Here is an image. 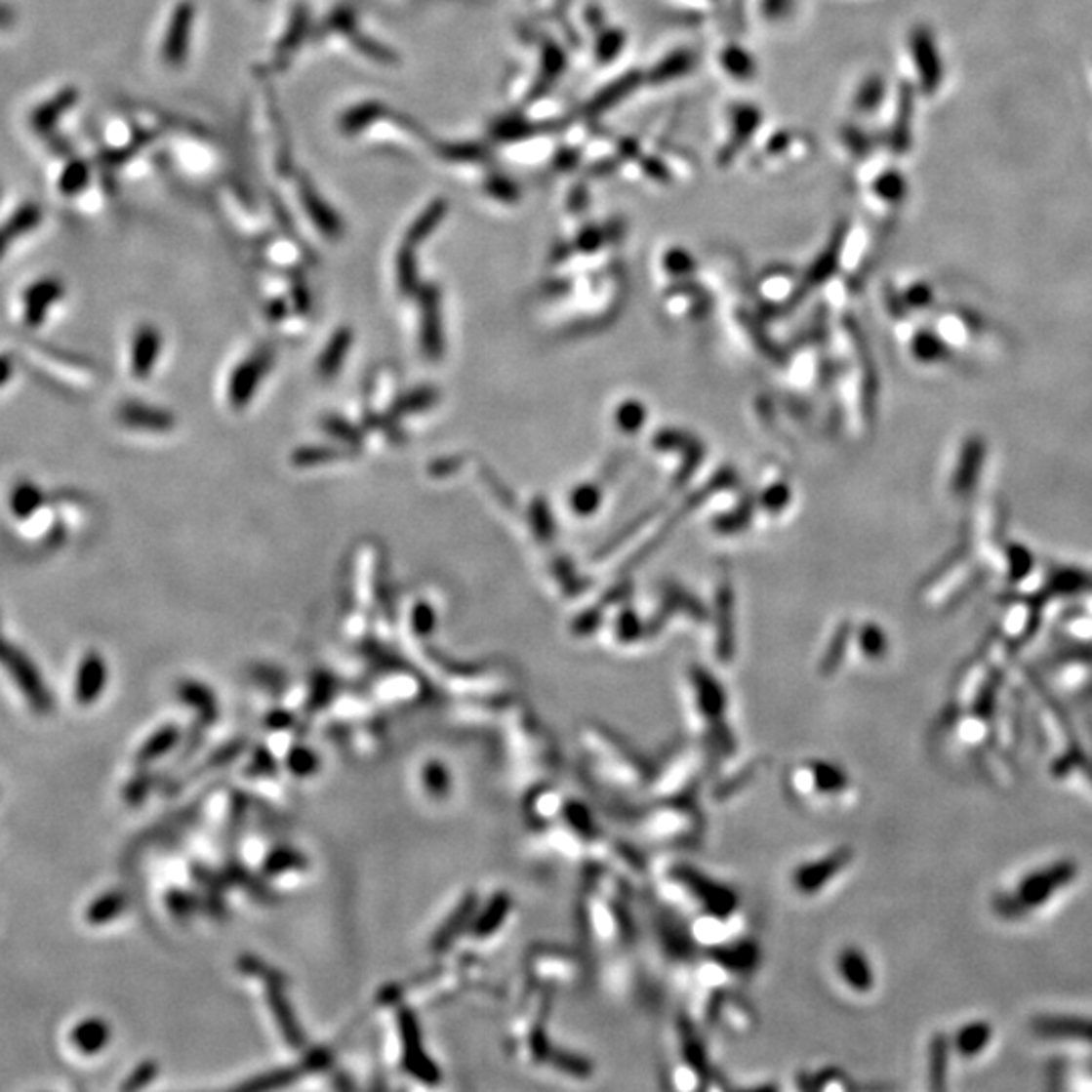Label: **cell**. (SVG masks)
<instances>
[{
	"mask_svg": "<svg viewBox=\"0 0 1092 1092\" xmlns=\"http://www.w3.org/2000/svg\"><path fill=\"white\" fill-rule=\"evenodd\" d=\"M43 222V209L35 201H26L19 205L13 215L0 225V260L7 256V251L22 237L33 233L41 227Z\"/></svg>",
	"mask_w": 1092,
	"mask_h": 1092,
	"instance_id": "cell-14",
	"label": "cell"
},
{
	"mask_svg": "<svg viewBox=\"0 0 1092 1092\" xmlns=\"http://www.w3.org/2000/svg\"><path fill=\"white\" fill-rule=\"evenodd\" d=\"M45 506H47V492L39 482L24 478L11 488L9 510L17 522L33 520L43 512Z\"/></svg>",
	"mask_w": 1092,
	"mask_h": 1092,
	"instance_id": "cell-16",
	"label": "cell"
},
{
	"mask_svg": "<svg viewBox=\"0 0 1092 1092\" xmlns=\"http://www.w3.org/2000/svg\"><path fill=\"white\" fill-rule=\"evenodd\" d=\"M508 910H510L508 896H496V901H492V905L484 910V914L478 918V922H475L473 933L480 935V937L496 933V929L502 925L504 918H506Z\"/></svg>",
	"mask_w": 1092,
	"mask_h": 1092,
	"instance_id": "cell-29",
	"label": "cell"
},
{
	"mask_svg": "<svg viewBox=\"0 0 1092 1092\" xmlns=\"http://www.w3.org/2000/svg\"><path fill=\"white\" fill-rule=\"evenodd\" d=\"M128 907V899L126 894L120 890H109L100 894L96 901H92L83 912L86 920L90 925H105V922H111L114 918H118Z\"/></svg>",
	"mask_w": 1092,
	"mask_h": 1092,
	"instance_id": "cell-20",
	"label": "cell"
},
{
	"mask_svg": "<svg viewBox=\"0 0 1092 1092\" xmlns=\"http://www.w3.org/2000/svg\"><path fill=\"white\" fill-rule=\"evenodd\" d=\"M192 7L188 3H182L177 7L171 24H168V31H166V39H164V47H162V55H164V61L168 65H181L184 61V55L188 49V37H190V26H192Z\"/></svg>",
	"mask_w": 1092,
	"mask_h": 1092,
	"instance_id": "cell-15",
	"label": "cell"
},
{
	"mask_svg": "<svg viewBox=\"0 0 1092 1092\" xmlns=\"http://www.w3.org/2000/svg\"><path fill=\"white\" fill-rule=\"evenodd\" d=\"M77 101H79V90L73 86H67L58 94H53L49 100H45L31 111V118H29L31 128L41 138H47L49 134L58 132L61 118L77 105Z\"/></svg>",
	"mask_w": 1092,
	"mask_h": 1092,
	"instance_id": "cell-13",
	"label": "cell"
},
{
	"mask_svg": "<svg viewBox=\"0 0 1092 1092\" xmlns=\"http://www.w3.org/2000/svg\"><path fill=\"white\" fill-rule=\"evenodd\" d=\"M19 22V13L11 3H5V0H0V33L3 31H11L13 26Z\"/></svg>",
	"mask_w": 1092,
	"mask_h": 1092,
	"instance_id": "cell-36",
	"label": "cell"
},
{
	"mask_svg": "<svg viewBox=\"0 0 1092 1092\" xmlns=\"http://www.w3.org/2000/svg\"><path fill=\"white\" fill-rule=\"evenodd\" d=\"M788 791L807 809L833 811L854 801V783L835 763L807 759L788 773Z\"/></svg>",
	"mask_w": 1092,
	"mask_h": 1092,
	"instance_id": "cell-1",
	"label": "cell"
},
{
	"mask_svg": "<svg viewBox=\"0 0 1092 1092\" xmlns=\"http://www.w3.org/2000/svg\"><path fill=\"white\" fill-rule=\"evenodd\" d=\"M107 686V664L101 654L88 652L81 658L75 674V700L81 707H92Z\"/></svg>",
	"mask_w": 1092,
	"mask_h": 1092,
	"instance_id": "cell-11",
	"label": "cell"
},
{
	"mask_svg": "<svg viewBox=\"0 0 1092 1092\" xmlns=\"http://www.w3.org/2000/svg\"><path fill=\"white\" fill-rule=\"evenodd\" d=\"M690 801V799H688ZM684 797L660 799L646 820L641 822V831L654 842L666 844H690L703 831V820L692 803Z\"/></svg>",
	"mask_w": 1092,
	"mask_h": 1092,
	"instance_id": "cell-5",
	"label": "cell"
},
{
	"mask_svg": "<svg viewBox=\"0 0 1092 1092\" xmlns=\"http://www.w3.org/2000/svg\"><path fill=\"white\" fill-rule=\"evenodd\" d=\"M92 181V166L88 160L71 156L69 162L65 164V168L60 175L58 186L61 190V194L65 197H77L79 192L86 190L90 186Z\"/></svg>",
	"mask_w": 1092,
	"mask_h": 1092,
	"instance_id": "cell-22",
	"label": "cell"
},
{
	"mask_svg": "<svg viewBox=\"0 0 1092 1092\" xmlns=\"http://www.w3.org/2000/svg\"><path fill=\"white\" fill-rule=\"evenodd\" d=\"M626 47V37L622 31H615L609 29L605 31L599 41H597V49L595 55L601 63H611L615 58H618L620 51Z\"/></svg>",
	"mask_w": 1092,
	"mask_h": 1092,
	"instance_id": "cell-30",
	"label": "cell"
},
{
	"mask_svg": "<svg viewBox=\"0 0 1092 1092\" xmlns=\"http://www.w3.org/2000/svg\"><path fill=\"white\" fill-rule=\"evenodd\" d=\"M872 190L880 201L888 205H899L907 194V181L903 179L901 173L888 171L876 177V181L872 182Z\"/></svg>",
	"mask_w": 1092,
	"mask_h": 1092,
	"instance_id": "cell-26",
	"label": "cell"
},
{
	"mask_svg": "<svg viewBox=\"0 0 1092 1092\" xmlns=\"http://www.w3.org/2000/svg\"><path fill=\"white\" fill-rule=\"evenodd\" d=\"M795 5V0H763L761 13L767 20H781L788 17Z\"/></svg>",
	"mask_w": 1092,
	"mask_h": 1092,
	"instance_id": "cell-34",
	"label": "cell"
},
{
	"mask_svg": "<svg viewBox=\"0 0 1092 1092\" xmlns=\"http://www.w3.org/2000/svg\"><path fill=\"white\" fill-rule=\"evenodd\" d=\"M47 142V148L55 154V156H61V158H71L75 152V146L69 142L65 136H60L58 132L49 134L47 138H43Z\"/></svg>",
	"mask_w": 1092,
	"mask_h": 1092,
	"instance_id": "cell-35",
	"label": "cell"
},
{
	"mask_svg": "<svg viewBox=\"0 0 1092 1092\" xmlns=\"http://www.w3.org/2000/svg\"><path fill=\"white\" fill-rule=\"evenodd\" d=\"M720 63H722V69L726 71V75H731L737 81H745V79H750L754 75V61L750 60V55L739 45L726 47L720 53Z\"/></svg>",
	"mask_w": 1092,
	"mask_h": 1092,
	"instance_id": "cell-25",
	"label": "cell"
},
{
	"mask_svg": "<svg viewBox=\"0 0 1092 1092\" xmlns=\"http://www.w3.org/2000/svg\"><path fill=\"white\" fill-rule=\"evenodd\" d=\"M109 1040H111V1026L98 1016L79 1020L69 1031L71 1046L86 1056L100 1054L103 1048H107Z\"/></svg>",
	"mask_w": 1092,
	"mask_h": 1092,
	"instance_id": "cell-17",
	"label": "cell"
},
{
	"mask_svg": "<svg viewBox=\"0 0 1092 1092\" xmlns=\"http://www.w3.org/2000/svg\"><path fill=\"white\" fill-rule=\"evenodd\" d=\"M156 1078V1064L152 1062H144L140 1064V1067L128 1076V1080L122 1084L124 1090H136V1088H142L148 1082H152Z\"/></svg>",
	"mask_w": 1092,
	"mask_h": 1092,
	"instance_id": "cell-32",
	"label": "cell"
},
{
	"mask_svg": "<svg viewBox=\"0 0 1092 1092\" xmlns=\"http://www.w3.org/2000/svg\"><path fill=\"white\" fill-rule=\"evenodd\" d=\"M403 1038H405V1064L409 1067L411 1072H415L419 1078L435 1082L437 1080V1069L429 1062V1058L424 1052L422 1046V1038H419V1030L415 1020H407L403 1026Z\"/></svg>",
	"mask_w": 1092,
	"mask_h": 1092,
	"instance_id": "cell-19",
	"label": "cell"
},
{
	"mask_svg": "<svg viewBox=\"0 0 1092 1092\" xmlns=\"http://www.w3.org/2000/svg\"><path fill=\"white\" fill-rule=\"evenodd\" d=\"M67 294L65 282L60 275H41L20 292V322L26 330L43 328L51 312L58 307Z\"/></svg>",
	"mask_w": 1092,
	"mask_h": 1092,
	"instance_id": "cell-7",
	"label": "cell"
},
{
	"mask_svg": "<svg viewBox=\"0 0 1092 1092\" xmlns=\"http://www.w3.org/2000/svg\"><path fill=\"white\" fill-rule=\"evenodd\" d=\"M0 667L5 669V674L13 680L22 698H26L33 712L45 716L55 710L53 692L49 690L39 666L15 641L5 637L3 626H0Z\"/></svg>",
	"mask_w": 1092,
	"mask_h": 1092,
	"instance_id": "cell-4",
	"label": "cell"
},
{
	"mask_svg": "<svg viewBox=\"0 0 1092 1092\" xmlns=\"http://www.w3.org/2000/svg\"><path fill=\"white\" fill-rule=\"evenodd\" d=\"M694 67V55L686 49L674 51L666 55V58L650 71V81L654 83H669L688 75Z\"/></svg>",
	"mask_w": 1092,
	"mask_h": 1092,
	"instance_id": "cell-21",
	"label": "cell"
},
{
	"mask_svg": "<svg viewBox=\"0 0 1092 1092\" xmlns=\"http://www.w3.org/2000/svg\"><path fill=\"white\" fill-rule=\"evenodd\" d=\"M262 364H265V360H249L243 362V367L237 371V375L233 377L231 383V399L237 403H243L249 399V393H254L260 377H262Z\"/></svg>",
	"mask_w": 1092,
	"mask_h": 1092,
	"instance_id": "cell-24",
	"label": "cell"
},
{
	"mask_svg": "<svg viewBox=\"0 0 1092 1092\" xmlns=\"http://www.w3.org/2000/svg\"><path fill=\"white\" fill-rule=\"evenodd\" d=\"M177 741H179V731H177L175 726H164V728H160V731H158L156 735H152V737L142 745V748H140V752H138V761H140V763H150V761L162 757V754H164L166 750H171V748L175 747Z\"/></svg>",
	"mask_w": 1092,
	"mask_h": 1092,
	"instance_id": "cell-27",
	"label": "cell"
},
{
	"mask_svg": "<svg viewBox=\"0 0 1092 1092\" xmlns=\"http://www.w3.org/2000/svg\"><path fill=\"white\" fill-rule=\"evenodd\" d=\"M761 126V111L748 105L739 103L733 107L731 118H728V142L718 150V162H731L737 152L747 146L750 136H754L757 128Z\"/></svg>",
	"mask_w": 1092,
	"mask_h": 1092,
	"instance_id": "cell-12",
	"label": "cell"
},
{
	"mask_svg": "<svg viewBox=\"0 0 1092 1092\" xmlns=\"http://www.w3.org/2000/svg\"><path fill=\"white\" fill-rule=\"evenodd\" d=\"M441 215H443V205H441V203L431 205V207L425 211V215L415 222V227L411 229V237H409V239H411L413 243H417L419 239H424V237L437 225L439 219H441Z\"/></svg>",
	"mask_w": 1092,
	"mask_h": 1092,
	"instance_id": "cell-31",
	"label": "cell"
},
{
	"mask_svg": "<svg viewBox=\"0 0 1092 1092\" xmlns=\"http://www.w3.org/2000/svg\"><path fill=\"white\" fill-rule=\"evenodd\" d=\"M15 371H17L15 358L7 352H0V388H5L13 381Z\"/></svg>",
	"mask_w": 1092,
	"mask_h": 1092,
	"instance_id": "cell-37",
	"label": "cell"
},
{
	"mask_svg": "<svg viewBox=\"0 0 1092 1092\" xmlns=\"http://www.w3.org/2000/svg\"><path fill=\"white\" fill-rule=\"evenodd\" d=\"M909 51L912 65L918 73L920 90L925 94H935L943 81V61L935 43V35L927 26H916L909 37Z\"/></svg>",
	"mask_w": 1092,
	"mask_h": 1092,
	"instance_id": "cell-9",
	"label": "cell"
},
{
	"mask_svg": "<svg viewBox=\"0 0 1092 1092\" xmlns=\"http://www.w3.org/2000/svg\"><path fill=\"white\" fill-rule=\"evenodd\" d=\"M850 864L852 852L848 848L811 858L797 864L791 872V888L801 899H816V896H822L835 886V882L848 872Z\"/></svg>",
	"mask_w": 1092,
	"mask_h": 1092,
	"instance_id": "cell-6",
	"label": "cell"
},
{
	"mask_svg": "<svg viewBox=\"0 0 1092 1092\" xmlns=\"http://www.w3.org/2000/svg\"><path fill=\"white\" fill-rule=\"evenodd\" d=\"M635 86H637V75H635V73L626 75L624 79L613 81L609 88H605V92H599V94L589 101V105H586V109H589V114H595V116L605 114V111H609V109L615 107V103H620L622 100H626V98L633 92Z\"/></svg>",
	"mask_w": 1092,
	"mask_h": 1092,
	"instance_id": "cell-23",
	"label": "cell"
},
{
	"mask_svg": "<svg viewBox=\"0 0 1092 1092\" xmlns=\"http://www.w3.org/2000/svg\"><path fill=\"white\" fill-rule=\"evenodd\" d=\"M0 199H3V186H0Z\"/></svg>",
	"mask_w": 1092,
	"mask_h": 1092,
	"instance_id": "cell-38",
	"label": "cell"
},
{
	"mask_svg": "<svg viewBox=\"0 0 1092 1092\" xmlns=\"http://www.w3.org/2000/svg\"><path fill=\"white\" fill-rule=\"evenodd\" d=\"M160 354V334L152 326L136 330L130 344V369L134 377L146 379Z\"/></svg>",
	"mask_w": 1092,
	"mask_h": 1092,
	"instance_id": "cell-18",
	"label": "cell"
},
{
	"mask_svg": "<svg viewBox=\"0 0 1092 1092\" xmlns=\"http://www.w3.org/2000/svg\"><path fill=\"white\" fill-rule=\"evenodd\" d=\"M724 692L707 676L696 674L690 682L688 716L692 731L718 754H731L735 750V737L728 726Z\"/></svg>",
	"mask_w": 1092,
	"mask_h": 1092,
	"instance_id": "cell-2",
	"label": "cell"
},
{
	"mask_svg": "<svg viewBox=\"0 0 1092 1092\" xmlns=\"http://www.w3.org/2000/svg\"><path fill=\"white\" fill-rule=\"evenodd\" d=\"M676 1044H678V1062L671 1067V1076L678 1088H703L707 1086V1078H710V1064L707 1058L705 1046L700 1044L694 1028L686 1022L676 1026Z\"/></svg>",
	"mask_w": 1092,
	"mask_h": 1092,
	"instance_id": "cell-8",
	"label": "cell"
},
{
	"mask_svg": "<svg viewBox=\"0 0 1092 1092\" xmlns=\"http://www.w3.org/2000/svg\"><path fill=\"white\" fill-rule=\"evenodd\" d=\"M884 90H886L884 79H880L878 75L864 79L854 98L856 109L862 111V114H870V111H874L884 100Z\"/></svg>",
	"mask_w": 1092,
	"mask_h": 1092,
	"instance_id": "cell-28",
	"label": "cell"
},
{
	"mask_svg": "<svg viewBox=\"0 0 1092 1092\" xmlns=\"http://www.w3.org/2000/svg\"><path fill=\"white\" fill-rule=\"evenodd\" d=\"M837 982L856 995L870 993L874 990V971L870 961L856 947H846L835 957Z\"/></svg>",
	"mask_w": 1092,
	"mask_h": 1092,
	"instance_id": "cell-10",
	"label": "cell"
},
{
	"mask_svg": "<svg viewBox=\"0 0 1092 1092\" xmlns=\"http://www.w3.org/2000/svg\"><path fill=\"white\" fill-rule=\"evenodd\" d=\"M581 745L597 777L615 783L613 788L620 789L637 788L635 783L641 779L643 765L622 739L609 735L603 728L586 726L581 733Z\"/></svg>",
	"mask_w": 1092,
	"mask_h": 1092,
	"instance_id": "cell-3",
	"label": "cell"
},
{
	"mask_svg": "<svg viewBox=\"0 0 1092 1092\" xmlns=\"http://www.w3.org/2000/svg\"><path fill=\"white\" fill-rule=\"evenodd\" d=\"M425 783H427V789H431L433 793H445L450 789V777H447V771L437 763L427 765Z\"/></svg>",
	"mask_w": 1092,
	"mask_h": 1092,
	"instance_id": "cell-33",
	"label": "cell"
}]
</instances>
